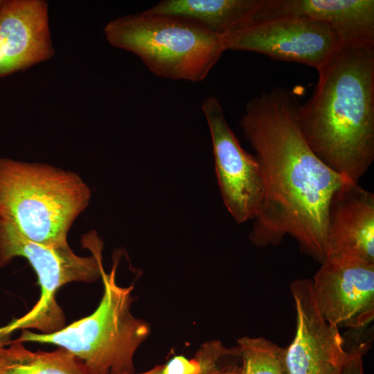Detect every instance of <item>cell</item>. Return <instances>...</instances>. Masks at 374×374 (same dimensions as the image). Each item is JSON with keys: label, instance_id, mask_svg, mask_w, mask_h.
<instances>
[{"label": "cell", "instance_id": "ac0fdd59", "mask_svg": "<svg viewBox=\"0 0 374 374\" xmlns=\"http://www.w3.org/2000/svg\"><path fill=\"white\" fill-rule=\"evenodd\" d=\"M363 348L360 346L348 353V357L341 374H364L362 365Z\"/></svg>", "mask_w": 374, "mask_h": 374}, {"label": "cell", "instance_id": "52a82bcc", "mask_svg": "<svg viewBox=\"0 0 374 374\" xmlns=\"http://www.w3.org/2000/svg\"><path fill=\"white\" fill-rule=\"evenodd\" d=\"M222 39L226 51L254 52L317 70L342 46L339 36L329 25L296 17L256 23Z\"/></svg>", "mask_w": 374, "mask_h": 374}, {"label": "cell", "instance_id": "8992f818", "mask_svg": "<svg viewBox=\"0 0 374 374\" xmlns=\"http://www.w3.org/2000/svg\"><path fill=\"white\" fill-rule=\"evenodd\" d=\"M92 254L79 256L69 245L50 247L26 239L11 224L0 221V269L12 258L24 257L36 272L41 296L26 314L5 326L12 333L19 328H33L51 333L62 328L63 313L55 301L57 290L71 282H93L101 278L102 244L96 240Z\"/></svg>", "mask_w": 374, "mask_h": 374}, {"label": "cell", "instance_id": "7402d4cb", "mask_svg": "<svg viewBox=\"0 0 374 374\" xmlns=\"http://www.w3.org/2000/svg\"><path fill=\"white\" fill-rule=\"evenodd\" d=\"M2 4V3H1Z\"/></svg>", "mask_w": 374, "mask_h": 374}, {"label": "cell", "instance_id": "8fae6325", "mask_svg": "<svg viewBox=\"0 0 374 374\" xmlns=\"http://www.w3.org/2000/svg\"><path fill=\"white\" fill-rule=\"evenodd\" d=\"M53 54L48 3L3 0L0 6V77L26 70Z\"/></svg>", "mask_w": 374, "mask_h": 374}, {"label": "cell", "instance_id": "9a60e30c", "mask_svg": "<svg viewBox=\"0 0 374 374\" xmlns=\"http://www.w3.org/2000/svg\"><path fill=\"white\" fill-rule=\"evenodd\" d=\"M0 374H93L79 358L59 347L33 352L18 339L0 343Z\"/></svg>", "mask_w": 374, "mask_h": 374}, {"label": "cell", "instance_id": "4fadbf2b", "mask_svg": "<svg viewBox=\"0 0 374 374\" xmlns=\"http://www.w3.org/2000/svg\"><path fill=\"white\" fill-rule=\"evenodd\" d=\"M283 17L326 24L342 45L374 51L373 0H264L254 24Z\"/></svg>", "mask_w": 374, "mask_h": 374}, {"label": "cell", "instance_id": "d6986e66", "mask_svg": "<svg viewBox=\"0 0 374 374\" xmlns=\"http://www.w3.org/2000/svg\"><path fill=\"white\" fill-rule=\"evenodd\" d=\"M10 334L6 332L3 327L0 328V343L10 339Z\"/></svg>", "mask_w": 374, "mask_h": 374}, {"label": "cell", "instance_id": "2e32d148", "mask_svg": "<svg viewBox=\"0 0 374 374\" xmlns=\"http://www.w3.org/2000/svg\"><path fill=\"white\" fill-rule=\"evenodd\" d=\"M235 353V348H228L220 341L211 340L202 344L192 358L176 355L145 372L126 374H223L232 364L222 365V360Z\"/></svg>", "mask_w": 374, "mask_h": 374}, {"label": "cell", "instance_id": "7a4b0ae2", "mask_svg": "<svg viewBox=\"0 0 374 374\" xmlns=\"http://www.w3.org/2000/svg\"><path fill=\"white\" fill-rule=\"evenodd\" d=\"M317 71L299 125L325 164L358 183L374 160V51L342 45Z\"/></svg>", "mask_w": 374, "mask_h": 374}, {"label": "cell", "instance_id": "7c38bea8", "mask_svg": "<svg viewBox=\"0 0 374 374\" xmlns=\"http://www.w3.org/2000/svg\"><path fill=\"white\" fill-rule=\"evenodd\" d=\"M374 263V194L348 181L332 195L326 224V260Z\"/></svg>", "mask_w": 374, "mask_h": 374}, {"label": "cell", "instance_id": "5b68a950", "mask_svg": "<svg viewBox=\"0 0 374 374\" xmlns=\"http://www.w3.org/2000/svg\"><path fill=\"white\" fill-rule=\"evenodd\" d=\"M116 264L102 273L103 294L89 316L51 333L24 330L20 341L51 344L82 360L93 374L134 373V357L150 332L149 324L133 315L132 286L116 280Z\"/></svg>", "mask_w": 374, "mask_h": 374}, {"label": "cell", "instance_id": "5bb4252c", "mask_svg": "<svg viewBox=\"0 0 374 374\" xmlns=\"http://www.w3.org/2000/svg\"><path fill=\"white\" fill-rule=\"evenodd\" d=\"M264 0H163L145 10L177 15L202 24L221 37L253 24Z\"/></svg>", "mask_w": 374, "mask_h": 374}, {"label": "cell", "instance_id": "6da1fadb", "mask_svg": "<svg viewBox=\"0 0 374 374\" xmlns=\"http://www.w3.org/2000/svg\"><path fill=\"white\" fill-rule=\"evenodd\" d=\"M299 104L293 92L281 87L262 91L246 103L240 125L256 152L265 190L249 239L265 247L291 236L304 253L322 264L329 203L351 180L310 149L298 123Z\"/></svg>", "mask_w": 374, "mask_h": 374}, {"label": "cell", "instance_id": "277c9868", "mask_svg": "<svg viewBox=\"0 0 374 374\" xmlns=\"http://www.w3.org/2000/svg\"><path fill=\"white\" fill-rule=\"evenodd\" d=\"M107 42L131 52L157 76L203 81L226 51L222 37L188 18L143 12L111 20Z\"/></svg>", "mask_w": 374, "mask_h": 374}, {"label": "cell", "instance_id": "9c48e42d", "mask_svg": "<svg viewBox=\"0 0 374 374\" xmlns=\"http://www.w3.org/2000/svg\"><path fill=\"white\" fill-rule=\"evenodd\" d=\"M296 310V332L286 348L289 374H341L348 357L338 326L321 314L312 280L300 278L290 284Z\"/></svg>", "mask_w": 374, "mask_h": 374}, {"label": "cell", "instance_id": "30bf717a", "mask_svg": "<svg viewBox=\"0 0 374 374\" xmlns=\"http://www.w3.org/2000/svg\"><path fill=\"white\" fill-rule=\"evenodd\" d=\"M318 308L330 324L359 328L374 317V263L326 260L312 280Z\"/></svg>", "mask_w": 374, "mask_h": 374}, {"label": "cell", "instance_id": "44dd1931", "mask_svg": "<svg viewBox=\"0 0 374 374\" xmlns=\"http://www.w3.org/2000/svg\"><path fill=\"white\" fill-rule=\"evenodd\" d=\"M3 0H0V6H1V3H3Z\"/></svg>", "mask_w": 374, "mask_h": 374}, {"label": "cell", "instance_id": "e0dca14e", "mask_svg": "<svg viewBox=\"0 0 374 374\" xmlns=\"http://www.w3.org/2000/svg\"><path fill=\"white\" fill-rule=\"evenodd\" d=\"M237 341L242 359L238 374H289L286 348L261 337L244 336Z\"/></svg>", "mask_w": 374, "mask_h": 374}, {"label": "cell", "instance_id": "3957f363", "mask_svg": "<svg viewBox=\"0 0 374 374\" xmlns=\"http://www.w3.org/2000/svg\"><path fill=\"white\" fill-rule=\"evenodd\" d=\"M90 197L87 185L73 172L0 159V221L28 240L50 247L69 245L67 233Z\"/></svg>", "mask_w": 374, "mask_h": 374}, {"label": "cell", "instance_id": "ffe728a7", "mask_svg": "<svg viewBox=\"0 0 374 374\" xmlns=\"http://www.w3.org/2000/svg\"><path fill=\"white\" fill-rule=\"evenodd\" d=\"M239 366L231 365L223 374H238Z\"/></svg>", "mask_w": 374, "mask_h": 374}, {"label": "cell", "instance_id": "ba28073f", "mask_svg": "<svg viewBox=\"0 0 374 374\" xmlns=\"http://www.w3.org/2000/svg\"><path fill=\"white\" fill-rule=\"evenodd\" d=\"M202 109L211 134L224 204L238 223L253 220L261 208L265 191L260 163L241 147L215 97H207Z\"/></svg>", "mask_w": 374, "mask_h": 374}]
</instances>
